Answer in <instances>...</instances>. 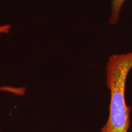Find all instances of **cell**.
Listing matches in <instances>:
<instances>
[{
  "label": "cell",
  "instance_id": "obj_3",
  "mask_svg": "<svg viewBox=\"0 0 132 132\" xmlns=\"http://www.w3.org/2000/svg\"><path fill=\"white\" fill-rule=\"evenodd\" d=\"M10 29H11V27L9 24L0 26V35L3 34H7L9 32Z\"/></svg>",
  "mask_w": 132,
  "mask_h": 132
},
{
  "label": "cell",
  "instance_id": "obj_2",
  "mask_svg": "<svg viewBox=\"0 0 132 132\" xmlns=\"http://www.w3.org/2000/svg\"><path fill=\"white\" fill-rule=\"evenodd\" d=\"M127 0H112L111 11L108 23L111 24H116L118 22L122 8Z\"/></svg>",
  "mask_w": 132,
  "mask_h": 132
},
{
  "label": "cell",
  "instance_id": "obj_1",
  "mask_svg": "<svg viewBox=\"0 0 132 132\" xmlns=\"http://www.w3.org/2000/svg\"><path fill=\"white\" fill-rule=\"evenodd\" d=\"M131 69L132 52L109 57L106 67V85L110 92L109 114L101 132H128L131 107L127 104L125 87Z\"/></svg>",
  "mask_w": 132,
  "mask_h": 132
}]
</instances>
